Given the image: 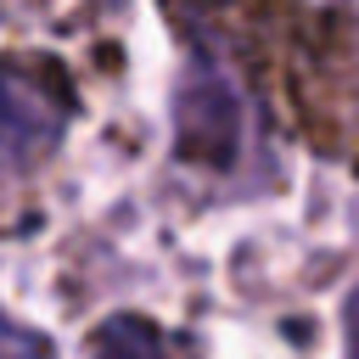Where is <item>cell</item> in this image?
Returning <instances> with one entry per match:
<instances>
[{"instance_id":"1","label":"cell","mask_w":359,"mask_h":359,"mask_svg":"<svg viewBox=\"0 0 359 359\" xmlns=\"http://www.w3.org/2000/svg\"><path fill=\"white\" fill-rule=\"evenodd\" d=\"M67 129V90L50 67L0 56V174L34 168Z\"/></svg>"},{"instance_id":"2","label":"cell","mask_w":359,"mask_h":359,"mask_svg":"<svg viewBox=\"0 0 359 359\" xmlns=\"http://www.w3.org/2000/svg\"><path fill=\"white\" fill-rule=\"evenodd\" d=\"M90 359H168V342H163L157 325H146L140 314H112V320L95 331Z\"/></svg>"},{"instance_id":"3","label":"cell","mask_w":359,"mask_h":359,"mask_svg":"<svg viewBox=\"0 0 359 359\" xmlns=\"http://www.w3.org/2000/svg\"><path fill=\"white\" fill-rule=\"evenodd\" d=\"M0 359H56V353H50V342L39 331H28V325L0 314Z\"/></svg>"},{"instance_id":"4","label":"cell","mask_w":359,"mask_h":359,"mask_svg":"<svg viewBox=\"0 0 359 359\" xmlns=\"http://www.w3.org/2000/svg\"><path fill=\"white\" fill-rule=\"evenodd\" d=\"M348 359H359V286L348 297Z\"/></svg>"}]
</instances>
